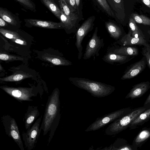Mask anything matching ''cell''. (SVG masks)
<instances>
[{
  "label": "cell",
  "instance_id": "1",
  "mask_svg": "<svg viewBox=\"0 0 150 150\" xmlns=\"http://www.w3.org/2000/svg\"><path fill=\"white\" fill-rule=\"evenodd\" d=\"M59 94V89L56 88L49 97L40 128V132L42 130L43 136L49 132L47 146L54 136L60 118Z\"/></svg>",
  "mask_w": 150,
  "mask_h": 150
},
{
  "label": "cell",
  "instance_id": "2",
  "mask_svg": "<svg viewBox=\"0 0 150 150\" xmlns=\"http://www.w3.org/2000/svg\"><path fill=\"white\" fill-rule=\"evenodd\" d=\"M69 80L75 86L87 91L95 97H105L111 94L115 87L84 78L70 77Z\"/></svg>",
  "mask_w": 150,
  "mask_h": 150
},
{
  "label": "cell",
  "instance_id": "3",
  "mask_svg": "<svg viewBox=\"0 0 150 150\" xmlns=\"http://www.w3.org/2000/svg\"><path fill=\"white\" fill-rule=\"evenodd\" d=\"M150 107V104L135 108L129 113L116 120L105 130V134L112 135L118 134L126 129L132 122L142 112Z\"/></svg>",
  "mask_w": 150,
  "mask_h": 150
},
{
  "label": "cell",
  "instance_id": "4",
  "mask_svg": "<svg viewBox=\"0 0 150 150\" xmlns=\"http://www.w3.org/2000/svg\"><path fill=\"white\" fill-rule=\"evenodd\" d=\"M132 110L130 108H123L99 117L85 131L90 132L98 130L109 123L129 113Z\"/></svg>",
  "mask_w": 150,
  "mask_h": 150
},
{
  "label": "cell",
  "instance_id": "5",
  "mask_svg": "<svg viewBox=\"0 0 150 150\" xmlns=\"http://www.w3.org/2000/svg\"><path fill=\"white\" fill-rule=\"evenodd\" d=\"M1 120L6 134L12 138L21 150H24L19 128L15 119L7 115H3Z\"/></svg>",
  "mask_w": 150,
  "mask_h": 150
},
{
  "label": "cell",
  "instance_id": "6",
  "mask_svg": "<svg viewBox=\"0 0 150 150\" xmlns=\"http://www.w3.org/2000/svg\"><path fill=\"white\" fill-rule=\"evenodd\" d=\"M95 18L94 16L88 18L79 27L76 33L75 45L78 50V58L79 60L81 59L83 54L82 42L85 37L93 29Z\"/></svg>",
  "mask_w": 150,
  "mask_h": 150
},
{
  "label": "cell",
  "instance_id": "7",
  "mask_svg": "<svg viewBox=\"0 0 150 150\" xmlns=\"http://www.w3.org/2000/svg\"><path fill=\"white\" fill-rule=\"evenodd\" d=\"M42 116L37 119L32 126L26 130L23 131L22 137L25 147L28 150H31L34 148L40 134V125Z\"/></svg>",
  "mask_w": 150,
  "mask_h": 150
},
{
  "label": "cell",
  "instance_id": "8",
  "mask_svg": "<svg viewBox=\"0 0 150 150\" xmlns=\"http://www.w3.org/2000/svg\"><path fill=\"white\" fill-rule=\"evenodd\" d=\"M98 28L96 27L91 38L88 42L83 54V59H88L99 56V52L104 46V40L98 35Z\"/></svg>",
  "mask_w": 150,
  "mask_h": 150
},
{
  "label": "cell",
  "instance_id": "9",
  "mask_svg": "<svg viewBox=\"0 0 150 150\" xmlns=\"http://www.w3.org/2000/svg\"><path fill=\"white\" fill-rule=\"evenodd\" d=\"M0 88L18 101H32L31 98L35 96V93L32 88L14 87L6 86H1Z\"/></svg>",
  "mask_w": 150,
  "mask_h": 150
},
{
  "label": "cell",
  "instance_id": "10",
  "mask_svg": "<svg viewBox=\"0 0 150 150\" xmlns=\"http://www.w3.org/2000/svg\"><path fill=\"white\" fill-rule=\"evenodd\" d=\"M25 25L28 27H36L47 29H64V24L61 22H55L35 19H25Z\"/></svg>",
  "mask_w": 150,
  "mask_h": 150
},
{
  "label": "cell",
  "instance_id": "11",
  "mask_svg": "<svg viewBox=\"0 0 150 150\" xmlns=\"http://www.w3.org/2000/svg\"><path fill=\"white\" fill-rule=\"evenodd\" d=\"M147 62L145 57L139 61L131 65L126 69L121 77L122 80L132 79L142 71L146 67Z\"/></svg>",
  "mask_w": 150,
  "mask_h": 150
},
{
  "label": "cell",
  "instance_id": "12",
  "mask_svg": "<svg viewBox=\"0 0 150 150\" xmlns=\"http://www.w3.org/2000/svg\"><path fill=\"white\" fill-rule=\"evenodd\" d=\"M116 43L121 46H130L138 45H147L148 43L144 38H136L131 36V32L129 30L127 34L117 40Z\"/></svg>",
  "mask_w": 150,
  "mask_h": 150
},
{
  "label": "cell",
  "instance_id": "13",
  "mask_svg": "<svg viewBox=\"0 0 150 150\" xmlns=\"http://www.w3.org/2000/svg\"><path fill=\"white\" fill-rule=\"evenodd\" d=\"M150 88L149 81H144L133 86L129 93L126 96V99H133L139 98L144 94Z\"/></svg>",
  "mask_w": 150,
  "mask_h": 150
},
{
  "label": "cell",
  "instance_id": "14",
  "mask_svg": "<svg viewBox=\"0 0 150 150\" xmlns=\"http://www.w3.org/2000/svg\"><path fill=\"white\" fill-rule=\"evenodd\" d=\"M130 56H124L114 53L108 49L106 54L102 58L105 62L112 65L122 64L127 62L132 59Z\"/></svg>",
  "mask_w": 150,
  "mask_h": 150
},
{
  "label": "cell",
  "instance_id": "15",
  "mask_svg": "<svg viewBox=\"0 0 150 150\" xmlns=\"http://www.w3.org/2000/svg\"><path fill=\"white\" fill-rule=\"evenodd\" d=\"M40 115L37 106L29 105L23 119L26 131L31 127L33 122Z\"/></svg>",
  "mask_w": 150,
  "mask_h": 150
},
{
  "label": "cell",
  "instance_id": "16",
  "mask_svg": "<svg viewBox=\"0 0 150 150\" xmlns=\"http://www.w3.org/2000/svg\"><path fill=\"white\" fill-rule=\"evenodd\" d=\"M60 20L64 25V29L67 34L75 33L79 28V21L73 20L67 17L61 10Z\"/></svg>",
  "mask_w": 150,
  "mask_h": 150
},
{
  "label": "cell",
  "instance_id": "17",
  "mask_svg": "<svg viewBox=\"0 0 150 150\" xmlns=\"http://www.w3.org/2000/svg\"><path fill=\"white\" fill-rule=\"evenodd\" d=\"M108 49L116 54L124 56H134L139 54L137 48L128 46H112Z\"/></svg>",
  "mask_w": 150,
  "mask_h": 150
},
{
  "label": "cell",
  "instance_id": "18",
  "mask_svg": "<svg viewBox=\"0 0 150 150\" xmlns=\"http://www.w3.org/2000/svg\"><path fill=\"white\" fill-rule=\"evenodd\" d=\"M150 138V128L144 127L139 132L134 139L132 146L134 150H137Z\"/></svg>",
  "mask_w": 150,
  "mask_h": 150
},
{
  "label": "cell",
  "instance_id": "19",
  "mask_svg": "<svg viewBox=\"0 0 150 150\" xmlns=\"http://www.w3.org/2000/svg\"><path fill=\"white\" fill-rule=\"evenodd\" d=\"M105 25L110 36L113 39L118 40L124 36L121 28L113 22H106Z\"/></svg>",
  "mask_w": 150,
  "mask_h": 150
},
{
  "label": "cell",
  "instance_id": "20",
  "mask_svg": "<svg viewBox=\"0 0 150 150\" xmlns=\"http://www.w3.org/2000/svg\"><path fill=\"white\" fill-rule=\"evenodd\" d=\"M43 59L56 65L70 66L72 62L65 58L58 56L45 53L42 57Z\"/></svg>",
  "mask_w": 150,
  "mask_h": 150
},
{
  "label": "cell",
  "instance_id": "21",
  "mask_svg": "<svg viewBox=\"0 0 150 150\" xmlns=\"http://www.w3.org/2000/svg\"><path fill=\"white\" fill-rule=\"evenodd\" d=\"M150 119V107L141 113L129 127L130 129H134L142 126Z\"/></svg>",
  "mask_w": 150,
  "mask_h": 150
},
{
  "label": "cell",
  "instance_id": "22",
  "mask_svg": "<svg viewBox=\"0 0 150 150\" xmlns=\"http://www.w3.org/2000/svg\"><path fill=\"white\" fill-rule=\"evenodd\" d=\"M60 8L68 18L80 21L81 20L78 15L72 12L68 6L65 0H58Z\"/></svg>",
  "mask_w": 150,
  "mask_h": 150
},
{
  "label": "cell",
  "instance_id": "23",
  "mask_svg": "<svg viewBox=\"0 0 150 150\" xmlns=\"http://www.w3.org/2000/svg\"><path fill=\"white\" fill-rule=\"evenodd\" d=\"M109 147L110 149H109L134 150L132 145H129L126 140L121 138L117 139Z\"/></svg>",
  "mask_w": 150,
  "mask_h": 150
},
{
  "label": "cell",
  "instance_id": "24",
  "mask_svg": "<svg viewBox=\"0 0 150 150\" xmlns=\"http://www.w3.org/2000/svg\"><path fill=\"white\" fill-rule=\"evenodd\" d=\"M0 17L10 24L16 26L18 24L16 19L10 11L5 8H0Z\"/></svg>",
  "mask_w": 150,
  "mask_h": 150
},
{
  "label": "cell",
  "instance_id": "25",
  "mask_svg": "<svg viewBox=\"0 0 150 150\" xmlns=\"http://www.w3.org/2000/svg\"><path fill=\"white\" fill-rule=\"evenodd\" d=\"M44 4L60 20L61 11L54 0H41Z\"/></svg>",
  "mask_w": 150,
  "mask_h": 150
},
{
  "label": "cell",
  "instance_id": "26",
  "mask_svg": "<svg viewBox=\"0 0 150 150\" xmlns=\"http://www.w3.org/2000/svg\"><path fill=\"white\" fill-rule=\"evenodd\" d=\"M32 76L30 74L23 73L14 74L7 77L0 78V80L2 82L17 81Z\"/></svg>",
  "mask_w": 150,
  "mask_h": 150
},
{
  "label": "cell",
  "instance_id": "27",
  "mask_svg": "<svg viewBox=\"0 0 150 150\" xmlns=\"http://www.w3.org/2000/svg\"><path fill=\"white\" fill-rule=\"evenodd\" d=\"M129 25L131 32V36L136 38H145V37L138 27L135 21L131 17L130 18Z\"/></svg>",
  "mask_w": 150,
  "mask_h": 150
},
{
  "label": "cell",
  "instance_id": "28",
  "mask_svg": "<svg viewBox=\"0 0 150 150\" xmlns=\"http://www.w3.org/2000/svg\"><path fill=\"white\" fill-rule=\"evenodd\" d=\"M110 6L114 10L117 16L122 10V0H107Z\"/></svg>",
  "mask_w": 150,
  "mask_h": 150
},
{
  "label": "cell",
  "instance_id": "29",
  "mask_svg": "<svg viewBox=\"0 0 150 150\" xmlns=\"http://www.w3.org/2000/svg\"><path fill=\"white\" fill-rule=\"evenodd\" d=\"M131 17L137 23L150 26V18L146 16L132 13Z\"/></svg>",
  "mask_w": 150,
  "mask_h": 150
},
{
  "label": "cell",
  "instance_id": "30",
  "mask_svg": "<svg viewBox=\"0 0 150 150\" xmlns=\"http://www.w3.org/2000/svg\"><path fill=\"white\" fill-rule=\"evenodd\" d=\"M100 6L109 16L114 17V13L107 0H96Z\"/></svg>",
  "mask_w": 150,
  "mask_h": 150
},
{
  "label": "cell",
  "instance_id": "31",
  "mask_svg": "<svg viewBox=\"0 0 150 150\" xmlns=\"http://www.w3.org/2000/svg\"><path fill=\"white\" fill-rule=\"evenodd\" d=\"M0 32L5 37L12 40L22 38L16 32L3 28L0 29Z\"/></svg>",
  "mask_w": 150,
  "mask_h": 150
},
{
  "label": "cell",
  "instance_id": "32",
  "mask_svg": "<svg viewBox=\"0 0 150 150\" xmlns=\"http://www.w3.org/2000/svg\"><path fill=\"white\" fill-rule=\"evenodd\" d=\"M142 48V55L145 57L147 64L150 69V45L148 43L146 46H144Z\"/></svg>",
  "mask_w": 150,
  "mask_h": 150
},
{
  "label": "cell",
  "instance_id": "33",
  "mask_svg": "<svg viewBox=\"0 0 150 150\" xmlns=\"http://www.w3.org/2000/svg\"><path fill=\"white\" fill-rule=\"evenodd\" d=\"M0 59L1 60L3 61H12L18 59L19 58L14 55L1 53Z\"/></svg>",
  "mask_w": 150,
  "mask_h": 150
},
{
  "label": "cell",
  "instance_id": "34",
  "mask_svg": "<svg viewBox=\"0 0 150 150\" xmlns=\"http://www.w3.org/2000/svg\"><path fill=\"white\" fill-rule=\"evenodd\" d=\"M75 1L77 8V13L81 20L82 17V5L81 0H75Z\"/></svg>",
  "mask_w": 150,
  "mask_h": 150
},
{
  "label": "cell",
  "instance_id": "35",
  "mask_svg": "<svg viewBox=\"0 0 150 150\" xmlns=\"http://www.w3.org/2000/svg\"><path fill=\"white\" fill-rule=\"evenodd\" d=\"M24 6L29 9H33L34 7V4L30 0H16Z\"/></svg>",
  "mask_w": 150,
  "mask_h": 150
},
{
  "label": "cell",
  "instance_id": "36",
  "mask_svg": "<svg viewBox=\"0 0 150 150\" xmlns=\"http://www.w3.org/2000/svg\"><path fill=\"white\" fill-rule=\"evenodd\" d=\"M65 1L71 11L77 14L75 0H65Z\"/></svg>",
  "mask_w": 150,
  "mask_h": 150
},
{
  "label": "cell",
  "instance_id": "37",
  "mask_svg": "<svg viewBox=\"0 0 150 150\" xmlns=\"http://www.w3.org/2000/svg\"><path fill=\"white\" fill-rule=\"evenodd\" d=\"M12 41L16 43L21 45H26V41L23 39H22V38L12 40Z\"/></svg>",
  "mask_w": 150,
  "mask_h": 150
},
{
  "label": "cell",
  "instance_id": "38",
  "mask_svg": "<svg viewBox=\"0 0 150 150\" xmlns=\"http://www.w3.org/2000/svg\"><path fill=\"white\" fill-rule=\"evenodd\" d=\"M7 25V24L6 23V21L0 18V26L1 27H5Z\"/></svg>",
  "mask_w": 150,
  "mask_h": 150
},
{
  "label": "cell",
  "instance_id": "39",
  "mask_svg": "<svg viewBox=\"0 0 150 150\" xmlns=\"http://www.w3.org/2000/svg\"><path fill=\"white\" fill-rule=\"evenodd\" d=\"M149 104H150V93L144 103V105H145Z\"/></svg>",
  "mask_w": 150,
  "mask_h": 150
},
{
  "label": "cell",
  "instance_id": "40",
  "mask_svg": "<svg viewBox=\"0 0 150 150\" xmlns=\"http://www.w3.org/2000/svg\"><path fill=\"white\" fill-rule=\"evenodd\" d=\"M143 3L150 8V0H142Z\"/></svg>",
  "mask_w": 150,
  "mask_h": 150
},
{
  "label": "cell",
  "instance_id": "41",
  "mask_svg": "<svg viewBox=\"0 0 150 150\" xmlns=\"http://www.w3.org/2000/svg\"><path fill=\"white\" fill-rule=\"evenodd\" d=\"M147 32L150 35V30L148 31Z\"/></svg>",
  "mask_w": 150,
  "mask_h": 150
}]
</instances>
